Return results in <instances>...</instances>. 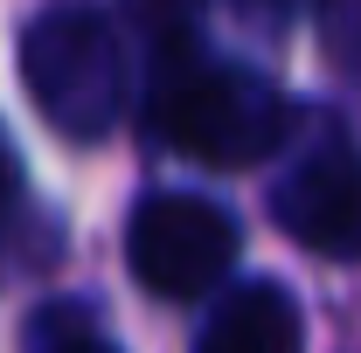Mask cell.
<instances>
[{
  "label": "cell",
  "mask_w": 361,
  "mask_h": 353,
  "mask_svg": "<svg viewBox=\"0 0 361 353\" xmlns=\"http://www.w3.org/2000/svg\"><path fill=\"white\" fill-rule=\"evenodd\" d=\"M313 35H319V56L341 77H361V0H319Z\"/></svg>",
  "instance_id": "cell-8"
},
{
  "label": "cell",
  "mask_w": 361,
  "mask_h": 353,
  "mask_svg": "<svg viewBox=\"0 0 361 353\" xmlns=\"http://www.w3.org/2000/svg\"><path fill=\"white\" fill-rule=\"evenodd\" d=\"M28 353H118L104 333H97V319L77 305H49L28 319Z\"/></svg>",
  "instance_id": "cell-6"
},
{
  "label": "cell",
  "mask_w": 361,
  "mask_h": 353,
  "mask_svg": "<svg viewBox=\"0 0 361 353\" xmlns=\"http://www.w3.org/2000/svg\"><path fill=\"white\" fill-rule=\"evenodd\" d=\"M126 21H133L146 42L174 63L180 49L195 42V21H202V0H126Z\"/></svg>",
  "instance_id": "cell-7"
},
{
  "label": "cell",
  "mask_w": 361,
  "mask_h": 353,
  "mask_svg": "<svg viewBox=\"0 0 361 353\" xmlns=\"http://www.w3.org/2000/svg\"><path fill=\"white\" fill-rule=\"evenodd\" d=\"M21 201V153L7 146V132H0V215Z\"/></svg>",
  "instance_id": "cell-9"
},
{
  "label": "cell",
  "mask_w": 361,
  "mask_h": 353,
  "mask_svg": "<svg viewBox=\"0 0 361 353\" xmlns=\"http://www.w3.org/2000/svg\"><path fill=\"white\" fill-rule=\"evenodd\" d=\"M271 208L313 257L361 264V153H355V139L319 125V139L292 160V174H285Z\"/></svg>",
  "instance_id": "cell-4"
},
{
  "label": "cell",
  "mask_w": 361,
  "mask_h": 353,
  "mask_svg": "<svg viewBox=\"0 0 361 353\" xmlns=\"http://www.w3.org/2000/svg\"><path fill=\"white\" fill-rule=\"evenodd\" d=\"M21 84L63 139L77 146L104 139L126 111V56H118L111 21L77 0L42 7L21 28Z\"/></svg>",
  "instance_id": "cell-2"
},
{
  "label": "cell",
  "mask_w": 361,
  "mask_h": 353,
  "mask_svg": "<svg viewBox=\"0 0 361 353\" xmlns=\"http://www.w3.org/2000/svg\"><path fill=\"white\" fill-rule=\"evenodd\" d=\"M146 118L174 153L202 160V167H257L292 132L285 97L257 70L202 63V56H174L160 70V84L146 97Z\"/></svg>",
  "instance_id": "cell-1"
},
{
  "label": "cell",
  "mask_w": 361,
  "mask_h": 353,
  "mask_svg": "<svg viewBox=\"0 0 361 353\" xmlns=\"http://www.w3.org/2000/svg\"><path fill=\"white\" fill-rule=\"evenodd\" d=\"M126 257L153 298H202L236 264V222L202 194H146L126 229Z\"/></svg>",
  "instance_id": "cell-3"
},
{
  "label": "cell",
  "mask_w": 361,
  "mask_h": 353,
  "mask_svg": "<svg viewBox=\"0 0 361 353\" xmlns=\"http://www.w3.org/2000/svg\"><path fill=\"white\" fill-rule=\"evenodd\" d=\"M195 353H299V312L278 284H236Z\"/></svg>",
  "instance_id": "cell-5"
}]
</instances>
